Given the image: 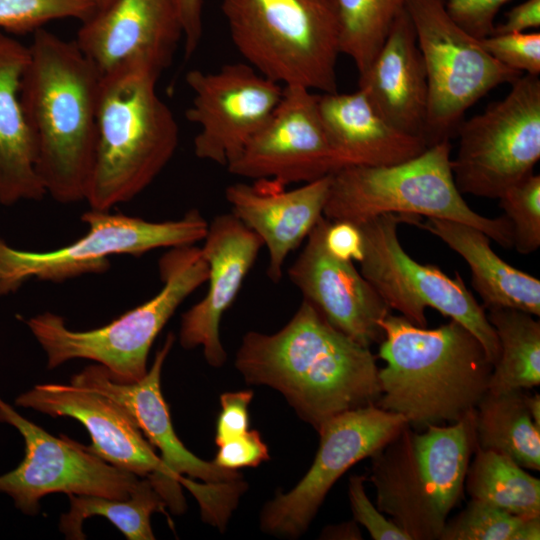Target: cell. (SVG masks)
I'll list each match as a JSON object with an SVG mask.
<instances>
[{
  "instance_id": "1",
  "label": "cell",
  "mask_w": 540,
  "mask_h": 540,
  "mask_svg": "<svg viewBox=\"0 0 540 540\" xmlns=\"http://www.w3.org/2000/svg\"><path fill=\"white\" fill-rule=\"evenodd\" d=\"M235 367L246 382L278 390L317 432L344 412L376 405L381 396L377 356L304 299L279 331L246 333Z\"/></svg>"
},
{
  "instance_id": "2",
  "label": "cell",
  "mask_w": 540,
  "mask_h": 540,
  "mask_svg": "<svg viewBox=\"0 0 540 540\" xmlns=\"http://www.w3.org/2000/svg\"><path fill=\"white\" fill-rule=\"evenodd\" d=\"M21 102L46 195L86 201L97 131L101 74L75 41L41 28L28 45Z\"/></svg>"
},
{
  "instance_id": "3",
  "label": "cell",
  "mask_w": 540,
  "mask_h": 540,
  "mask_svg": "<svg viewBox=\"0 0 540 540\" xmlns=\"http://www.w3.org/2000/svg\"><path fill=\"white\" fill-rule=\"evenodd\" d=\"M377 357L381 396L376 405L402 415L416 430L455 423L488 392L493 364L481 342L455 320L419 327L389 313Z\"/></svg>"
},
{
  "instance_id": "4",
  "label": "cell",
  "mask_w": 540,
  "mask_h": 540,
  "mask_svg": "<svg viewBox=\"0 0 540 540\" xmlns=\"http://www.w3.org/2000/svg\"><path fill=\"white\" fill-rule=\"evenodd\" d=\"M159 75L127 66L101 78L95 159L86 201L110 211L144 191L179 142L174 114L157 93Z\"/></svg>"
},
{
  "instance_id": "5",
  "label": "cell",
  "mask_w": 540,
  "mask_h": 540,
  "mask_svg": "<svg viewBox=\"0 0 540 540\" xmlns=\"http://www.w3.org/2000/svg\"><path fill=\"white\" fill-rule=\"evenodd\" d=\"M475 448V411L449 425H405L371 456L377 508L411 540H439Z\"/></svg>"
},
{
  "instance_id": "6",
  "label": "cell",
  "mask_w": 540,
  "mask_h": 540,
  "mask_svg": "<svg viewBox=\"0 0 540 540\" xmlns=\"http://www.w3.org/2000/svg\"><path fill=\"white\" fill-rule=\"evenodd\" d=\"M160 291L107 325L77 331L63 317L44 312L25 321L47 356V368L73 359L102 365L118 383H134L147 373L151 346L182 302L208 278L209 267L201 248H170L159 260Z\"/></svg>"
},
{
  "instance_id": "7",
  "label": "cell",
  "mask_w": 540,
  "mask_h": 540,
  "mask_svg": "<svg viewBox=\"0 0 540 540\" xmlns=\"http://www.w3.org/2000/svg\"><path fill=\"white\" fill-rule=\"evenodd\" d=\"M451 160L450 140H442L400 163L341 168L331 175L323 216L356 225L388 213L447 219L476 227L501 247L513 248L508 219L472 210L455 184Z\"/></svg>"
},
{
  "instance_id": "8",
  "label": "cell",
  "mask_w": 540,
  "mask_h": 540,
  "mask_svg": "<svg viewBox=\"0 0 540 540\" xmlns=\"http://www.w3.org/2000/svg\"><path fill=\"white\" fill-rule=\"evenodd\" d=\"M246 63L282 86L337 91L340 24L335 0H222Z\"/></svg>"
},
{
  "instance_id": "9",
  "label": "cell",
  "mask_w": 540,
  "mask_h": 540,
  "mask_svg": "<svg viewBox=\"0 0 540 540\" xmlns=\"http://www.w3.org/2000/svg\"><path fill=\"white\" fill-rule=\"evenodd\" d=\"M81 220L87 225L86 234L51 251L19 249L0 236V298L16 293L30 280L60 283L104 273L113 255L141 256L158 248L194 245L203 241L209 224L197 209L162 222L90 209Z\"/></svg>"
},
{
  "instance_id": "10",
  "label": "cell",
  "mask_w": 540,
  "mask_h": 540,
  "mask_svg": "<svg viewBox=\"0 0 540 540\" xmlns=\"http://www.w3.org/2000/svg\"><path fill=\"white\" fill-rule=\"evenodd\" d=\"M419 216L382 214L358 224L364 254L360 272L390 310H396L412 324L427 326L426 310L433 308L457 321L481 342L494 364L499 344L486 310L466 287L458 272L454 277L431 264L414 260L398 237L401 223L416 224Z\"/></svg>"
},
{
  "instance_id": "11",
  "label": "cell",
  "mask_w": 540,
  "mask_h": 540,
  "mask_svg": "<svg viewBox=\"0 0 540 540\" xmlns=\"http://www.w3.org/2000/svg\"><path fill=\"white\" fill-rule=\"evenodd\" d=\"M406 10L426 70L425 141L430 146L450 140L474 103L495 87L512 84L522 73L498 62L479 39L455 23L445 0H409Z\"/></svg>"
},
{
  "instance_id": "12",
  "label": "cell",
  "mask_w": 540,
  "mask_h": 540,
  "mask_svg": "<svg viewBox=\"0 0 540 540\" xmlns=\"http://www.w3.org/2000/svg\"><path fill=\"white\" fill-rule=\"evenodd\" d=\"M451 160L461 194L498 199L533 173L540 159V79L522 74L509 93L462 121Z\"/></svg>"
},
{
  "instance_id": "13",
  "label": "cell",
  "mask_w": 540,
  "mask_h": 540,
  "mask_svg": "<svg viewBox=\"0 0 540 540\" xmlns=\"http://www.w3.org/2000/svg\"><path fill=\"white\" fill-rule=\"evenodd\" d=\"M0 422L15 427L25 442L21 463L0 475V492L24 514H37L40 499L57 492L127 499L141 478L65 435L52 436L1 398Z\"/></svg>"
},
{
  "instance_id": "14",
  "label": "cell",
  "mask_w": 540,
  "mask_h": 540,
  "mask_svg": "<svg viewBox=\"0 0 540 540\" xmlns=\"http://www.w3.org/2000/svg\"><path fill=\"white\" fill-rule=\"evenodd\" d=\"M400 414L377 405L344 412L318 431L315 459L305 476L287 493H277L262 509L261 529L284 538L302 535L334 483L353 465L371 457L407 425Z\"/></svg>"
},
{
  "instance_id": "15",
  "label": "cell",
  "mask_w": 540,
  "mask_h": 540,
  "mask_svg": "<svg viewBox=\"0 0 540 540\" xmlns=\"http://www.w3.org/2000/svg\"><path fill=\"white\" fill-rule=\"evenodd\" d=\"M15 405L76 419L91 437L92 452L116 467L147 477L173 513L185 511L181 483L172 477L130 413L112 398L72 383L39 384L20 394Z\"/></svg>"
},
{
  "instance_id": "16",
  "label": "cell",
  "mask_w": 540,
  "mask_h": 540,
  "mask_svg": "<svg viewBox=\"0 0 540 540\" xmlns=\"http://www.w3.org/2000/svg\"><path fill=\"white\" fill-rule=\"evenodd\" d=\"M192 91L186 119L199 127L193 140L197 158L227 167L261 129L278 105L283 86L247 63L214 72L186 74Z\"/></svg>"
},
{
  "instance_id": "17",
  "label": "cell",
  "mask_w": 540,
  "mask_h": 540,
  "mask_svg": "<svg viewBox=\"0 0 540 540\" xmlns=\"http://www.w3.org/2000/svg\"><path fill=\"white\" fill-rule=\"evenodd\" d=\"M318 95L302 86H283L278 105L226 167L228 172L288 186L311 182L341 169L320 117Z\"/></svg>"
},
{
  "instance_id": "18",
  "label": "cell",
  "mask_w": 540,
  "mask_h": 540,
  "mask_svg": "<svg viewBox=\"0 0 540 540\" xmlns=\"http://www.w3.org/2000/svg\"><path fill=\"white\" fill-rule=\"evenodd\" d=\"M181 39L175 0H112L82 22L74 41L101 76L127 66L160 76Z\"/></svg>"
},
{
  "instance_id": "19",
  "label": "cell",
  "mask_w": 540,
  "mask_h": 540,
  "mask_svg": "<svg viewBox=\"0 0 540 540\" xmlns=\"http://www.w3.org/2000/svg\"><path fill=\"white\" fill-rule=\"evenodd\" d=\"M328 221L324 216L318 220L288 276L332 326L370 348L382 341L380 322L391 310L353 262L328 251L324 241Z\"/></svg>"
},
{
  "instance_id": "20",
  "label": "cell",
  "mask_w": 540,
  "mask_h": 540,
  "mask_svg": "<svg viewBox=\"0 0 540 540\" xmlns=\"http://www.w3.org/2000/svg\"><path fill=\"white\" fill-rule=\"evenodd\" d=\"M203 241L208 288L205 296L182 314L179 340L185 349L201 346L207 363L221 367L227 358L219 332L222 316L238 295L263 243L232 212L215 216Z\"/></svg>"
},
{
  "instance_id": "21",
  "label": "cell",
  "mask_w": 540,
  "mask_h": 540,
  "mask_svg": "<svg viewBox=\"0 0 540 540\" xmlns=\"http://www.w3.org/2000/svg\"><path fill=\"white\" fill-rule=\"evenodd\" d=\"M175 335L169 333L156 352L146 375L134 383L113 381L100 364L89 365L73 375L71 383L100 392L121 404L149 441L160 451V458L179 483L184 475L205 483L219 484L241 480L236 470L225 469L191 453L177 437L168 405L160 387L163 364L173 347Z\"/></svg>"
},
{
  "instance_id": "22",
  "label": "cell",
  "mask_w": 540,
  "mask_h": 540,
  "mask_svg": "<svg viewBox=\"0 0 540 540\" xmlns=\"http://www.w3.org/2000/svg\"><path fill=\"white\" fill-rule=\"evenodd\" d=\"M332 175V174H331ZM331 175L287 189L274 180L229 185L231 212L261 239L268 251L267 276L278 283L288 255L308 237L323 216Z\"/></svg>"
},
{
  "instance_id": "23",
  "label": "cell",
  "mask_w": 540,
  "mask_h": 540,
  "mask_svg": "<svg viewBox=\"0 0 540 540\" xmlns=\"http://www.w3.org/2000/svg\"><path fill=\"white\" fill-rule=\"evenodd\" d=\"M358 88L393 126L425 141L427 76L406 8L367 71L359 76Z\"/></svg>"
},
{
  "instance_id": "24",
  "label": "cell",
  "mask_w": 540,
  "mask_h": 540,
  "mask_svg": "<svg viewBox=\"0 0 540 540\" xmlns=\"http://www.w3.org/2000/svg\"><path fill=\"white\" fill-rule=\"evenodd\" d=\"M318 109L342 168L392 165L422 153L427 143L388 122L359 88L351 93H322Z\"/></svg>"
},
{
  "instance_id": "25",
  "label": "cell",
  "mask_w": 540,
  "mask_h": 540,
  "mask_svg": "<svg viewBox=\"0 0 540 540\" xmlns=\"http://www.w3.org/2000/svg\"><path fill=\"white\" fill-rule=\"evenodd\" d=\"M28 57V45L0 31V205L5 207L47 196L21 102Z\"/></svg>"
},
{
  "instance_id": "26",
  "label": "cell",
  "mask_w": 540,
  "mask_h": 540,
  "mask_svg": "<svg viewBox=\"0 0 540 540\" xmlns=\"http://www.w3.org/2000/svg\"><path fill=\"white\" fill-rule=\"evenodd\" d=\"M415 225L442 240L468 264L471 284L485 310L514 308L540 316V280L501 259L476 227L439 218Z\"/></svg>"
},
{
  "instance_id": "27",
  "label": "cell",
  "mask_w": 540,
  "mask_h": 540,
  "mask_svg": "<svg viewBox=\"0 0 540 540\" xmlns=\"http://www.w3.org/2000/svg\"><path fill=\"white\" fill-rule=\"evenodd\" d=\"M525 390L487 392L475 410L476 446L505 455L522 468L540 470V428L525 402Z\"/></svg>"
},
{
  "instance_id": "28",
  "label": "cell",
  "mask_w": 540,
  "mask_h": 540,
  "mask_svg": "<svg viewBox=\"0 0 540 540\" xmlns=\"http://www.w3.org/2000/svg\"><path fill=\"white\" fill-rule=\"evenodd\" d=\"M486 314L499 344L488 391L503 393L539 386L540 321L514 308H491Z\"/></svg>"
},
{
  "instance_id": "29",
  "label": "cell",
  "mask_w": 540,
  "mask_h": 540,
  "mask_svg": "<svg viewBox=\"0 0 540 540\" xmlns=\"http://www.w3.org/2000/svg\"><path fill=\"white\" fill-rule=\"evenodd\" d=\"M70 508L60 517L59 530L67 539L83 540V522L91 516L108 519L128 540H153L150 517L164 513L167 504L152 482L141 477L127 499L94 495H68Z\"/></svg>"
},
{
  "instance_id": "30",
  "label": "cell",
  "mask_w": 540,
  "mask_h": 540,
  "mask_svg": "<svg viewBox=\"0 0 540 540\" xmlns=\"http://www.w3.org/2000/svg\"><path fill=\"white\" fill-rule=\"evenodd\" d=\"M464 488L471 499L522 517H540V480L509 457L476 446Z\"/></svg>"
},
{
  "instance_id": "31",
  "label": "cell",
  "mask_w": 540,
  "mask_h": 540,
  "mask_svg": "<svg viewBox=\"0 0 540 540\" xmlns=\"http://www.w3.org/2000/svg\"><path fill=\"white\" fill-rule=\"evenodd\" d=\"M409 0H335L340 49L352 59L358 75L367 71Z\"/></svg>"
},
{
  "instance_id": "32",
  "label": "cell",
  "mask_w": 540,
  "mask_h": 540,
  "mask_svg": "<svg viewBox=\"0 0 540 540\" xmlns=\"http://www.w3.org/2000/svg\"><path fill=\"white\" fill-rule=\"evenodd\" d=\"M540 517H522L471 499L447 520L439 540H539Z\"/></svg>"
},
{
  "instance_id": "33",
  "label": "cell",
  "mask_w": 540,
  "mask_h": 540,
  "mask_svg": "<svg viewBox=\"0 0 540 540\" xmlns=\"http://www.w3.org/2000/svg\"><path fill=\"white\" fill-rule=\"evenodd\" d=\"M98 8L97 0H0V31L34 33L48 22L65 18L85 22Z\"/></svg>"
},
{
  "instance_id": "34",
  "label": "cell",
  "mask_w": 540,
  "mask_h": 540,
  "mask_svg": "<svg viewBox=\"0 0 540 540\" xmlns=\"http://www.w3.org/2000/svg\"><path fill=\"white\" fill-rule=\"evenodd\" d=\"M498 200L512 227L513 248L523 255L535 252L540 247V175L533 172Z\"/></svg>"
},
{
  "instance_id": "35",
  "label": "cell",
  "mask_w": 540,
  "mask_h": 540,
  "mask_svg": "<svg viewBox=\"0 0 540 540\" xmlns=\"http://www.w3.org/2000/svg\"><path fill=\"white\" fill-rule=\"evenodd\" d=\"M480 41L483 48L506 67L522 74L539 75V32L492 34Z\"/></svg>"
},
{
  "instance_id": "36",
  "label": "cell",
  "mask_w": 540,
  "mask_h": 540,
  "mask_svg": "<svg viewBox=\"0 0 540 540\" xmlns=\"http://www.w3.org/2000/svg\"><path fill=\"white\" fill-rule=\"evenodd\" d=\"M366 479L362 475H353L349 480L348 495L354 520L365 527L374 540H411L370 501L364 488Z\"/></svg>"
},
{
  "instance_id": "37",
  "label": "cell",
  "mask_w": 540,
  "mask_h": 540,
  "mask_svg": "<svg viewBox=\"0 0 540 540\" xmlns=\"http://www.w3.org/2000/svg\"><path fill=\"white\" fill-rule=\"evenodd\" d=\"M510 0H445L450 17L463 30L481 40L493 34L495 17Z\"/></svg>"
},
{
  "instance_id": "38",
  "label": "cell",
  "mask_w": 540,
  "mask_h": 540,
  "mask_svg": "<svg viewBox=\"0 0 540 540\" xmlns=\"http://www.w3.org/2000/svg\"><path fill=\"white\" fill-rule=\"evenodd\" d=\"M218 446L219 449L213 462L225 469L256 467L269 459L268 448L256 430H248Z\"/></svg>"
},
{
  "instance_id": "39",
  "label": "cell",
  "mask_w": 540,
  "mask_h": 540,
  "mask_svg": "<svg viewBox=\"0 0 540 540\" xmlns=\"http://www.w3.org/2000/svg\"><path fill=\"white\" fill-rule=\"evenodd\" d=\"M252 398V390L221 394V411L217 419L215 434V443L217 445L248 431V406Z\"/></svg>"
},
{
  "instance_id": "40",
  "label": "cell",
  "mask_w": 540,
  "mask_h": 540,
  "mask_svg": "<svg viewBox=\"0 0 540 540\" xmlns=\"http://www.w3.org/2000/svg\"><path fill=\"white\" fill-rule=\"evenodd\" d=\"M324 241L328 251L336 258L348 262H361L364 245L358 225L344 220H329Z\"/></svg>"
},
{
  "instance_id": "41",
  "label": "cell",
  "mask_w": 540,
  "mask_h": 540,
  "mask_svg": "<svg viewBox=\"0 0 540 540\" xmlns=\"http://www.w3.org/2000/svg\"><path fill=\"white\" fill-rule=\"evenodd\" d=\"M179 12L184 40V52L189 58L198 48L202 33V0H175Z\"/></svg>"
},
{
  "instance_id": "42",
  "label": "cell",
  "mask_w": 540,
  "mask_h": 540,
  "mask_svg": "<svg viewBox=\"0 0 540 540\" xmlns=\"http://www.w3.org/2000/svg\"><path fill=\"white\" fill-rule=\"evenodd\" d=\"M540 27V0H526L512 8L505 21L495 25L493 34L527 32Z\"/></svg>"
},
{
  "instance_id": "43",
  "label": "cell",
  "mask_w": 540,
  "mask_h": 540,
  "mask_svg": "<svg viewBox=\"0 0 540 540\" xmlns=\"http://www.w3.org/2000/svg\"><path fill=\"white\" fill-rule=\"evenodd\" d=\"M323 536L329 539H362L355 520L329 527L324 530Z\"/></svg>"
},
{
  "instance_id": "44",
  "label": "cell",
  "mask_w": 540,
  "mask_h": 540,
  "mask_svg": "<svg viewBox=\"0 0 540 540\" xmlns=\"http://www.w3.org/2000/svg\"><path fill=\"white\" fill-rule=\"evenodd\" d=\"M525 402L535 425L540 428V395L525 393Z\"/></svg>"
},
{
  "instance_id": "45",
  "label": "cell",
  "mask_w": 540,
  "mask_h": 540,
  "mask_svg": "<svg viewBox=\"0 0 540 540\" xmlns=\"http://www.w3.org/2000/svg\"><path fill=\"white\" fill-rule=\"evenodd\" d=\"M111 1H112V0H97L98 6H99L98 9L105 7V6L108 5Z\"/></svg>"
}]
</instances>
